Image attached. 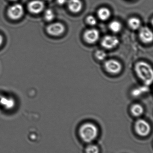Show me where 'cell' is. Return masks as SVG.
<instances>
[{
  "label": "cell",
  "mask_w": 153,
  "mask_h": 153,
  "mask_svg": "<svg viewBox=\"0 0 153 153\" xmlns=\"http://www.w3.org/2000/svg\"><path fill=\"white\" fill-rule=\"evenodd\" d=\"M135 71L138 77L147 85H150L153 79V69L150 65L144 62H139L136 64Z\"/></svg>",
  "instance_id": "obj_1"
},
{
  "label": "cell",
  "mask_w": 153,
  "mask_h": 153,
  "mask_svg": "<svg viewBox=\"0 0 153 153\" xmlns=\"http://www.w3.org/2000/svg\"><path fill=\"white\" fill-rule=\"evenodd\" d=\"M99 130L94 124L87 123L83 124L79 129V134L82 140L85 143L94 141L98 136Z\"/></svg>",
  "instance_id": "obj_2"
},
{
  "label": "cell",
  "mask_w": 153,
  "mask_h": 153,
  "mask_svg": "<svg viewBox=\"0 0 153 153\" xmlns=\"http://www.w3.org/2000/svg\"><path fill=\"white\" fill-rule=\"evenodd\" d=\"M135 130L137 134L141 137H146L151 131L150 124L144 120H138L135 124Z\"/></svg>",
  "instance_id": "obj_3"
},
{
  "label": "cell",
  "mask_w": 153,
  "mask_h": 153,
  "mask_svg": "<svg viewBox=\"0 0 153 153\" xmlns=\"http://www.w3.org/2000/svg\"><path fill=\"white\" fill-rule=\"evenodd\" d=\"M24 9L22 5L19 4H16L12 5L8 9L7 14L10 19L16 20L19 19L23 16Z\"/></svg>",
  "instance_id": "obj_4"
},
{
  "label": "cell",
  "mask_w": 153,
  "mask_h": 153,
  "mask_svg": "<svg viewBox=\"0 0 153 153\" xmlns=\"http://www.w3.org/2000/svg\"><path fill=\"white\" fill-rule=\"evenodd\" d=\"M65 28L64 26L60 22L51 23L46 27L48 34L53 36H61L64 32Z\"/></svg>",
  "instance_id": "obj_5"
},
{
  "label": "cell",
  "mask_w": 153,
  "mask_h": 153,
  "mask_svg": "<svg viewBox=\"0 0 153 153\" xmlns=\"http://www.w3.org/2000/svg\"><path fill=\"white\" fill-rule=\"evenodd\" d=\"M104 67L107 72L111 74H117L122 70V65L118 61L110 59L104 63Z\"/></svg>",
  "instance_id": "obj_6"
},
{
  "label": "cell",
  "mask_w": 153,
  "mask_h": 153,
  "mask_svg": "<svg viewBox=\"0 0 153 153\" xmlns=\"http://www.w3.org/2000/svg\"><path fill=\"white\" fill-rule=\"evenodd\" d=\"M119 43V39L116 36L107 35L102 39L101 45L104 48L110 49L116 47Z\"/></svg>",
  "instance_id": "obj_7"
},
{
  "label": "cell",
  "mask_w": 153,
  "mask_h": 153,
  "mask_svg": "<svg viewBox=\"0 0 153 153\" xmlns=\"http://www.w3.org/2000/svg\"><path fill=\"white\" fill-rule=\"evenodd\" d=\"M99 33L95 29H90L87 30L84 34V40L90 44H93L99 40Z\"/></svg>",
  "instance_id": "obj_8"
},
{
  "label": "cell",
  "mask_w": 153,
  "mask_h": 153,
  "mask_svg": "<svg viewBox=\"0 0 153 153\" xmlns=\"http://www.w3.org/2000/svg\"><path fill=\"white\" fill-rule=\"evenodd\" d=\"M139 36L142 42L145 44H149L152 42L153 32L148 27H143L140 28Z\"/></svg>",
  "instance_id": "obj_9"
},
{
  "label": "cell",
  "mask_w": 153,
  "mask_h": 153,
  "mask_svg": "<svg viewBox=\"0 0 153 153\" xmlns=\"http://www.w3.org/2000/svg\"><path fill=\"white\" fill-rule=\"evenodd\" d=\"M28 7L30 12L33 14H38L43 11L45 4L40 0H33L29 3Z\"/></svg>",
  "instance_id": "obj_10"
},
{
  "label": "cell",
  "mask_w": 153,
  "mask_h": 153,
  "mask_svg": "<svg viewBox=\"0 0 153 153\" xmlns=\"http://www.w3.org/2000/svg\"><path fill=\"white\" fill-rule=\"evenodd\" d=\"M0 105L6 109H12L15 106V101L13 97L0 94Z\"/></svg>",
  "instance_id": "obj_11"
},
{
  "label": "cell",
  "mask_w": 153,
  "mask_h": 153,
  "mask_svg": "<svg viewBox=\"0 0 153 153\" xmlns=\"http://www.w3.org/2000/svg\"><path fill=\"white\" fill-rule=\"evenodd\" d=\"M67 6L70 11L76 13L81 10L83 4L81 0H68Z\"/></svg>",
  "instance_id": "obj_12"
},
{
  "label": "cell",
  "mask_w": 153,
  "mask_h": 153,
  "mask_svg": "<svg viewBox=\"0 0 153 153\" xmlns=\"http://www.w3.org/2000/svg\"><path fill=\"white\" fill-rule=\"evenodd\" d=\"M111 13L109 9L106 7L100 8L97 12L98 18L102 21H106L110 17Z\"/></svg>",
  "instance_id": "obj_13"
},
{
  "label": "cell",
  "mask_w": 153,
  "mask_h": 153,
  "mask_svg": "<svg viewBox=\"0 0 153 153\" xmlns=\"http://www.w3.org/2000/svg\"><path fill=\"white\" fill-rule=\"evenodd\" d=\"M128 25L130 28L136 30L141 28V22L138 18L132 17L128 19Z\"/></svg>",
  "instance_id": "obj_14"
},
{
  "label": "cell",
  "mask_w": 153,
  "mask_h": 153,
  "mask_svg": "<svg viewBox=\"0 0 153 153\" xmlns=\"http://www.w3.org/2000/svg\"><path fill=\"white\" fill-rule=\"evenodd\" d=\"M131 112L132 115L134 117H140L143 113V108L140 104L137 103L134 104L131 107Z\"/></svg>",
  "instance_id": "obj_15"
},
{
  "label": "cell",
  "mask_w": 153,
  "mask_h": 153,
  "mask_svg": "<svg viewBox=\"0 0 153 153\" xmlns=\"http://www.w3.org/2000/svg\"><path fill=\"white\" fill-rule=\"evenodd\" d=\"M110 29L114 33H118L121 30L122 25L119 21L116 20L111 22L109 25Z\"/></svg>",
  "instance_id": "obj_16"
},
{
  "label": "cell",
  "mask_w": 153,
  "mask_h": 153,
  "mask_svg": "<svg viewBox=\"0 0 153 153\" xmlns=\"http://www.w3.org/2000/svg\"><path fill=\"white\" fill-rule=\"evenodd\" d=\"M55 14L53 10L51 9H47L46 10L44 14V18L48 22H51L54 19Z\"/></svg>",
  "instance_id": "obj_17"
},
{
  "label": "cell",
  "mask_w": 153,
  "mask_h": 153,
  "mask_svg": "<svg viewBox=\"0 0 153 153\" xmlns=\"http://www.w3.org/2000/svg\"><path fill=\"white\" fill-rule=\"evenodd\" d=\"M86 153H99V149L97 146L94 145H90L88 146L85 149Z\"/></svg>",
  "instance_id": "obj_18"
},
{
  "label": "cell",
  "mask_w": 153,
  "mask_h": 153,
  "mask_svg": "<svg viewBox=\"0 0 153 153\" xmlns=\"http://www.w3.org/2000/svg\"><path fill=\"white\" fill-rule=\"evenodd\" d=\"M95 56L98 60L99 61H103L107 57V54L105 51L102 50H99L96 51Z\"/></svg>",
  "instance_id": "obj_19"
},
{
  "label": "cell",
  "mask_w": 153,
  "mask_h": 153,
  "mask_svg": "<svg viewBox=\"0 0 153 153\" xmlns=\"http://www.w3.org/2000/svg\"><path fill=\"white\" fill-rule=\"evenodd\" d=\"M146 90H147L146 87H140L134 90L132 93L134 96L136 97V96H140L143 93L146 91Z\"/></svg>",
  "instance_id": "obj_20"
},
{
  "label": "cell",
  "mask_w": 153,
  "mask_h": 153,
  "mask_svg": "<svg viewBox=\"0 0 153 153\" xmlns=\"http://www.w3.org/2000/svg\"><path fill=\"white\" fill-rule=\"evenodd\" d=\"M86 22L90 26H95L97 23V19L94 16L92 15H89L86 18Z\"/></svg>",
  "instance_id": "obj_21"
},
{
  "label": "cell",
  "mask_w": 153,
  "mask_h": 153,
  "mask_svg": "<svg viewBox=\"0 0 153 153\" xmlns=\"http://www.w3.org/2000/svg\"><path fill=\"white\" fill-rule=\"evenodd\" d=\"M67 1V0H57V4L59 5H63Z\"/></svg>",
  "instance_id": "obj_22"
},
{
  "label": "cell",
  "mask_w": 153,
  "mask_h": 153,
  "mask_svg": "<svg viewBox=\"0 0 153 153\" xmlns=\"http://www.w3.org/2000/svg\"><path fill=\"white\" fill-rule=\"evenodd\" d=\"M4 38L3 36L1 34H0V47L2 45L3 43Z\"/></svg>",
  "instance_id": "obj_23"
},
{
  "label": "cell",
  "mask_w": 153,
  "mask_h": 153,
  "mask_svg": "<svg viewBox=\"0 0 153 153\" xmlns=\"http://www.w3.org/2000/svg\"><path fill=\"white\" fill-rule=\"evenodd\" d=\"M45 1H52V0H45Z\"/></svg>",
  "instance_id": "obj_24"
},
{
  "label": "cell",
  "mask_w": 153,
  "mask_h": 153,
  "mask_svg": "<svg viewBox=\"0 0 153 153\" xmlns=\"http://www.w3.org/2000/svg\"><path fill=\"white\" fill-rule=\"evenodd\" d=\"M10 1H17V0H10Z\"/></svg>",
  "instance_id": "obj_25"
}]
</instances>
